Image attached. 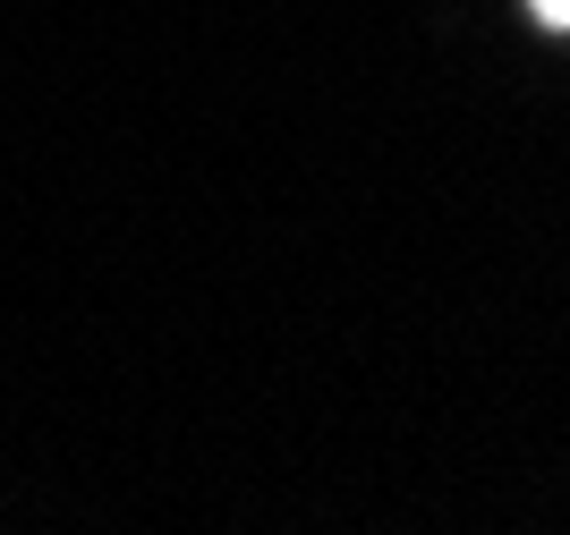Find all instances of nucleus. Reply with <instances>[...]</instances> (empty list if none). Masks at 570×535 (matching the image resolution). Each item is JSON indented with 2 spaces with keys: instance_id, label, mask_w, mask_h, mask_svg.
Here are the masks:
<instances>
[{
  "instance_id": "f257e3e1",
  "label": "nucleus",
  "mask_w": 570,
  "mask_h": 535,
  "mask_svg": "<svg viewBox=\"0 0 570 535\" xmlns=\"http://www.w3.org/2000/svg\"><path fill=\"white\" fill-rule=\"evenodd\" d=\"M528 18L546 26V34H570V0H528Z\"/></svg>"
}]
</instances>
